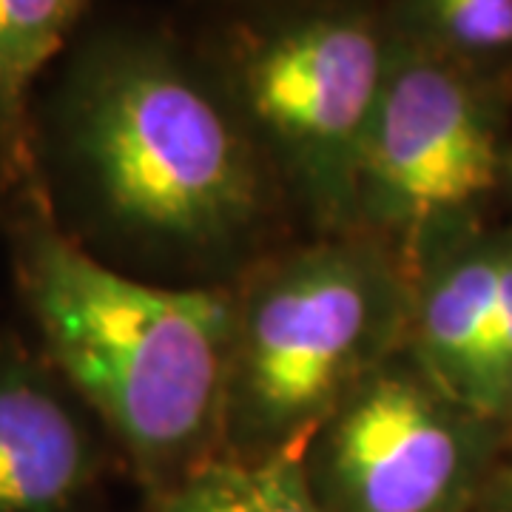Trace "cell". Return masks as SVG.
Wrapping results in <instances>:
<instances>
[{
	"label": "cell",
	"instance_id": "cell-1",
	"mask_svg": "<svg viewBox=\"0 0 512 512\" xmlns=\"http://www.w3.org/2000/svg\"><path fill=\"white\" fill-rule=\"evenodd\" d=\"M32 154L69 237L171 271L245 254L279 191L191 37L148 18L77 32L35 94Z\"/></svg>",
	"mask_w": 512,
	"mask_h": 512
},
{
	"label": "cell",
	"instance_id": "cell-2",
	"mask_svg": "<svg viewBox=\"0 0 512 512\" xmlns=\"http://www.w3.org/2000/svg\"><path fill=\"white\" fill-rule=\"evenodd\" d=\"M23 208L15 276L46 362L160 495L222 450L237 288L137 279Z\"/></svg>",
	"mask_w": 512,
	"mask_h": 512
},
{
	"label": "cell",
	"instance_id": "cell-3",
	"mask_svg": "<svg viewBox=\"0 0 512 512\" xmlns=\"http://www.w3.org/2000/svg\"><path fill=\"white\" fill-rule=\"evenodd\" d=\"M188 35L276 188L319 237L356 231V177L393 55V0H205Z\"/></svg>",
	"mask_w": 512,
	"mask_h": 512
},
{
	"label": "cell",
	"instance_id": "cell-4",
	"mask_svg": "<svg viewBox=\"0 0 512 512\" xmlns=\"http://www.w3.org/2000/svg\"><path fill=\"white\" fill-rule=\"evenodd\" d=\"M410 305L396 251L362 231L262 262L237 288L220 453H302L313 430L407 345Z\"/></svg>",
	"mask_w": 512,
	"mask_h": 512
},
{
	"label": "cell",
	"instance_id": "cell-5",
	"mask_svg": "<svg viewBox=\"0 0 512 512\" xmlns=\"http://www.w3.org/2000/svg\"><path fill=\"white\" fill-rule=\"evenodd\" d=\"M501 94V86L464 72L396 23L359 160L356 231L390 251L399 242L407 251H430L484 200L507 165Z\"/></svg>",
	"mask_w": 512,
	"mask_h": 512
},
{
	"label": "cell",
	"instance_id": "cell-6",
	"mask_svg": "<svg viewBox=\"0 0 512 512\" xmlns=\"http://www.w3.org/2000/svg\"><path fill=\"white\" fill-rule=\"evenodd\" d=\"M484 421L399 350L313 430L305 476L328 512H453L478 473Z\"/></svg>",
	"mask_w": 512,
	"mask_h": 512
},
{
	"label": "cell",
	"instance_id": "cell-7",
	"mask_svg": "<svg viewBox=\"0 0 512 512\" xmlns=\"http://www.w3.org/2000/svg\"><path fill=\"white\" fill-rule=\"evenodd\" d=\"M86 413L49 362L0 348V512H60L92 484Z\"/></svg>",
	"mask_w": 512,
	"mask_h": 512
},
{
	"label": "cell",
	"instance_id": "cell-8",
	"mask_svg": "<svg viewBox=\"0 0 512 512\" xmlns=\"http://www.w3.org/2000/svg\"><path fill=\"white\" fill-rule=\"evenodd\" d=\"M504 242L447 251V259L424 271L410 305V356L464 407H470L478 356L495 311Z\"/></svg>",
	"mask_w": 512,
	"mask_h": 512
},
{
	"label": "cell",
	"instance_id": "cell-9",
	"mask_svg": "<svg viewBox=\"0 0 512 512\" xmlns=\"http://www.w3.org/2000/svg\"><path fill=\"white\" fill-rule=\"evenodd\" d=\"M97 0H0V185L43 205L32 106L43 77L89 23Z\"/></svg>",
	"mask_w": 512,
	"mask_h": 512
},
{
	"label": "cell",
	"instance_id": "cell-10",
	"mask_svg": "<svg viewBox=\"0 0 512 512\" xmlns=\"http://www.w3.org/2000/svg\"><path fill=\"white\" fill-rule=\"evenodd\" d=\"M157 512H328L305 476L302 453L234 458L217 453L160 493Z\"/></svg>",
	"mask_w": 512,
	"mask_h": 512
},
{
	"label": "cell",
	"instance_id": "cell-11",
	"mask_svg": "<svg viewBox=\"0 0 512 512\" xmlns=\"http://www.w3.org/2000/svg\"><path fill=\"white\" fill-rule=\"evenodd\" d=\"M393 18L436 55L504 89L512 72V0H393Z\"/></svg>",
	"mask_w": 512,
	"mask_h": 512
},
{
	"label": "cell",
	"instance_id": "cell-12",
	"mask_svg": "<svg viewBox=\"0 0 512 512\" xmlns=\"http://www.w3.org/2000/svg\"><path fill=\"white\" fill-rule=\"evenodd\" d=\"M512 382V239L504 242L501 259V279L495 311L490 319V330L484 339V348L478 356L476 382L470 393V410H476L484 419H498L504 410L507 387Z\"/></svg>",
	"mask_w": 512,
	"mask_h": 512
},
{
	"label": "cell",
	"instance_id": "cell-13",
	"mask_svg": "<svg viewBox=\"0 0 512 512\" xmlns=\"http://www.w3.org/2000/svg\"><path fill=\"white\" fill-rule=\"evenodd\" d=\"M501 416H510L512 419V382L507 387V399H504V410H501Z\"/></svg>",
	"mask_w": 512,
	"mask_h": 512
},
{
	"label": "cell",
	"instance_id": "cell-14",
	"mask_svg": "<svg viewBox=\"0 0 512 512\" xmlns=\"http://www.w3.org/2000/svg\"><path fill=\"white\" fill-rule=\"evenodd\" d=\"M507 168H510V174H512V154H510V157H507Z\"/></svg>",
	"mask_w": 512,
	"mask_h": 512
}]
</instances>
